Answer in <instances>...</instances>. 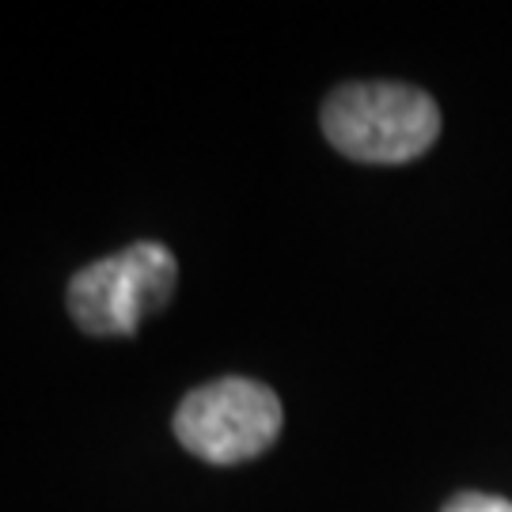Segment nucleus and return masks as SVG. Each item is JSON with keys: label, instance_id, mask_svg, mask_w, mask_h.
<instances>
[{"label": "nucleus", "instance_id": "nucleus-3", "mask_svg": "<svg viewBox=\"0 0 512 512\" xmlns=\"http://www.w3.org/2000/svg\"><path fill=\"white\" fill-rule=\"evenodd\" d=\"M281 433V399L266 384L224 376L190 391L175 410V437L205 463L232 467L262 456Z\"/></svg>", "mask_w": 512, "mask_h": 512}, {"label": "nucleus", "instance_id": "nucleus-4", "mask_svg": "<svg viewBox=\"0 0 512 512\" xmlns=\"http://www.w3.org/2000/svg\"><path fill=\"white\" fill-rule=\"evenodd\" d=\"M440 512H512V501L494 494H456Z\"/></svg>", "mask_w": 512, "mask_h": 512}, {"label": "nucleus", "instance_id": "nucleus-2", "mask_svg": "<svg viewBox=\"0 0 512 512\" xmlns=\"http://www.w3.org/2000/svg\"><path fill=\"white\" fill-rule=\"evenodd\" d=\"M179 281V262L164 243H133L84 266L69 285V315L80 330L114 338L133 334L164 308Z\"/></svg>", "mask_w": 512, "mask_h": 512}, {"label": "nucleus", "instance_id": "nucleus-1", "mask_svg": "<svg viewBox=\"0 0 512 512\" xmlns=\"http://www.w3.org/2000/svg\"><path fill=\"white\" fill-rule=\"evenodd\" d=\"M319 118L330 145L361 164L418 160L440 137V107L410 84H346Z\"/></svg>", "mask_w": 512, "mask_h": 512}]
</instances>
